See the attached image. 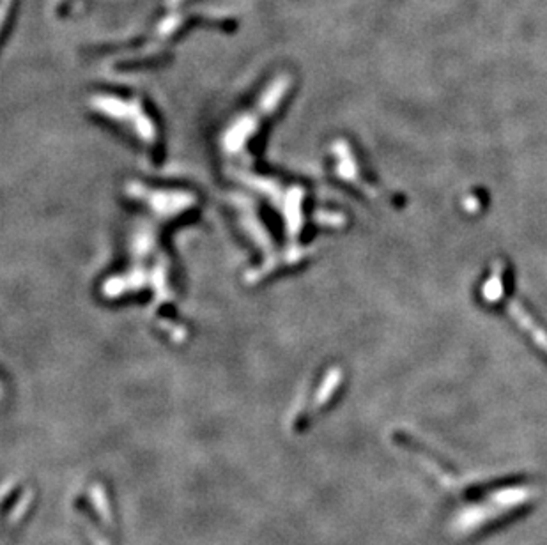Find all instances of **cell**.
Segmentation results:
<instances>
[{
	"instance_id": "cell-1",
	"label": "cell",
	"mask_w": 547,
	"mask_h": 545,
	"mask_svg": "<svg viewBox=\"0 0 547 545\" xmlns=\"http://www.w3.org/2000/svg\"><path fill=\"white\" fill-rule=\"evenodd\" d=\"M9 6H11V0H2V4H0V28H2L4 20H6L7 11H9Z\"/></svg>"
},
{
	"instance_id": "cell-2",
	"label": "cell",
	"mask_w": 547,
	"mask_h": 545,
	"mask_svg": "<svg viewBox=\"0 0 547 545\" xmlns=\"http://www.w3.org/2000/svg\"><path fill=\"white\" fill-rule=\"evenodd\" d=\"M172 2H177V0H172Z\"/></svg>"
}]
</instances>
